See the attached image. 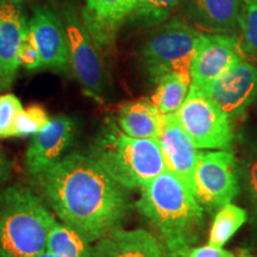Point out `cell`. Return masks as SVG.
I'll return each mask as SVG.
<instances>
[{
    "label": "cell",
    "mask_w": 257,
    "mask_h": 257,
    "mask_svg": "<svg viewBox=\"0 0 257 257\" xmlns=\"http://www.w3.org/2000/svg\"><path fill=\"white\" fill-rule=\"evenodd\" d=\"M35 179L56 216L91 244L120 229L131 211L125 188L91 156L70 153Z\"/></svg>",
    "instance_id": "cell-1"
},
{
    "label": "cell",
    "mask_w": 257,
    "mask_h": 257,
    "mask_svg": "<svg viewBox=\"0 0 257 257\" xmlns=\"http://www.w3.org/2000/svg\"><path fill=\"white\" fill-rule=\"evenodd\" d=\"M138 212L159 230L162 244L172 257H182L198 242L204 208L193 192L167 169L141 188Z\"/></svg>",
    "instance_id": "cell-2"
},
{
    "label": "cell",
    "mask_w": 257,
    "mask_h": 257,
    "mask_svg": "<svg viewBox=\"0 0 257 257\" xmlns=\"http://www.w3.org/2000/svg\"><path fill=\"white\" fill-rule=\"evenodd\" d=\"M89 156L125 189L143 188L168 169L159 140L128 136L112 118L95 136Z\"/></svg>",
    "instance_id": "cell-3"
},
{
    "label": "cell",
    "mask_w": 257,
    "mask_h": 257,
    "mask_svg": "<svg viewBox=\"0 0 257 257\" xmlns=\"http://www.w3.org/2000/svg\"><path fill=\"white\" fill-rule=\"evenodd\" d=\"M55 223L43 199L23 186L0 192V257H34L46 251Z\"/></svg>",
    "instance_id": "cell-4"
},
{
    "label": "cell",
    "mask_w": 257,
    "mask_h": 257,
    "mask_svg": "<svg viewBox=\"0 0 257 257\" xmlns=\"http://www.w3.org/2000/svg\"><path fill=\"white\" fill-rule=\"evenodd\" d=\"M201 34L179 19L167 22L154 32L141 51L142 64L152 81L157 82L169 73L191 76L192 62Z\"/></svg>",
    "instance_id": "cell-5"
},
{
    "label": "cell",
    "mask_w": 257,
    "mask_h": 257,
    "mask_svg": "<svg viewBox=\"0 0 257 257\" xmlns=\"http://www.w3.org/2000/svg\"><path fill=\"white\" fill-rule=\"evenodd\" d=\"M175 114L198 149L232 148L231 119L201 88L191 85L186 100Z\"/></svg>",
    "instance_id": "cell-6"
},
{
    "label": "cell",
    "mask_w": 257,
    "mask_h": 257,
    "mask_svg": "<svg viewBox=\"0 0 257 257\" xmlns=\"http://www.w3.org/2000/svg\"><path fill=\"white\" fill-rule=\"evenodd\" d=\"M236 159L229 150L200 152L194 175V195L201 207L216 211L238 194Z\"/></svg>",
    "instance_id": "cell-7"
},
{
    "label": "cell",
    "mask_w": 257,
    "mask_h": 257,
    "mask_svg": "<svg viewBox=\"0 0 257 257\" xmlns=\"http://www.w3.org/2000/svg\"><path fill=\"white\" fill-rule=\"evenodd\" d=\"M62 16L68 36L70 66L74 75L86 94L101 101L105 89V73L99 47L83 21L79 18L74 6L64 5Z\"/></svg>",
    "instance_id": "cell-8"
},
{
    "label": "cell",
    "mask_w": 257,
    "mask_h": 257,
    "mask_svg": "<svg viewBox=\"0 0 257 257\" xmlns=\"http://www.w3.org/2000/svg\"><path fill=\"white\" fill-rule=\"evenodd\" d=\"M231 120L245 113L257 95V67L240 61L201 88Z\"/></svg>",
    "instance_id": "cell-9"
},
{
    "label": "cell",
    "mask_w": 257,
    "mask_h": 257,
    "mask_svg": "<svg viewBox=\"0 0 257 257\" xmlns=\"http://www.w3.org/2000/svg\"><path fill=\"white\" fill-rule=\"evenodd\" d=\"M240 61L243 50L236 35L202 32L192 62V85L205 88Z\"/></svg>",
    "instance_id": "cell-10"
},
{
    "label": "cell",
    "mask_w": 257,
    "mask_h": 257,
    "mask_svg": "<svg viewBox=\"0 0 257 257\" xmlns=\"http://www.w3.org/2000/svg\"><path fill=\"white\" fill-rule=\"evenodd\" d=\"M28 23L40 53L41 68L66 72L70 66L69 42L57 12L49 5H35Z\"/></svg>",
    "instance_id": "cell-11"
},
{
    "label": "cell",
    "mask_w": 257,
    "mask_h": 257,
    "mask_svg": "<svg viewBox=\"0 0 257 257\" xmlns=\"http://www.w3.org/2000/svg\"><path fill=\"white\" fill-rule=\"evenodd\" d=\"M76 125L68 115H57L35 135L25 153V166L29 174L36 178L62 159L63 153L72 146Z\"/></svg>",
    "instance_id": "cell-12"
},
{
    "label": "cell",
    "mask_w": 257,
    "mask_h": 257,
    "mask_svg": "<svg viewBox=\"0 0 257 257\" xmlns=\"http://www.w3.org/2000/svg\"><path fill=\"white\" fill-rule=\"evenodd\" d=\"M159 142L167 168L194 194V175L199 152L175 113L162 114Z\"/></svg>",
    "instance_id": "cell-13"
},
{
    "label": "cell",
    "mask_w": 257,
    "mask_h": 257,
    "mask_svg": "<svg viewBox=\"0 0 257 257\" xmlns=\"http://www.w3.org/2000/svg\"><path fill=\"white\" fill-rule=\"evenodd\" d=\"M29 23L18 4L0 0V91L11 88L18 68L19 49Z\"/></svg>",
    "instance_id": "cell-14"
},
{
    "label": "cell",
    "mask_w": 257,
    "mask_h": 257,
    "mask_svg": "<svg viewBox=\"0 0 257 257\" xmlns=\"http://www.w3.org/2000/svg\"><path fill=\"white\" fill-rule=\"evenodd\" d=\"M137 0H86L82 21L99 49H110L125 19L131 17Z\"/></svg>",
    "instance_id": "cell-15"
},
{
    "label": "cell",
    "mask_w": 257,
    "mask_h": 257,
    "mask_svg": "<svg viewBox=\"0 0 257 257\" xmlns=\"http://www.w3.org/2000/svg\"><path fill=\"white\" fill-rule=\"evenodd\" d=\"M92 257H172L154 234L143 229H118L93 246Z\"/></svg>",
    "instance_id": "cell-16"
},
{
    "label": "cell",
    "mask_w": 257,
    "mask_h": 257,
    "mask_svg": "<svg viewBox=\"0 0 257 257\" xmlns=\"http://www.w3.org/2000/svg\"><path fill=\"white\" fill-rule=\"evenodd\" d=\"M242 0H187V12L211 34H231L238 28Z\"/></svg>",
    "instance_id": "cell-17"
},
{
    "label": "cell",
    "mask_w": 257,
    "mask_h": 257,
    "mask_svg": "<svg viewBox=\"0 0 257 257\" xmlns=\"http://www.w3.org/2000/svg\"><path fill=\"white\" fill-rule=\"evenodd\" d=\"M117 124L128 136L159 140L162 114L147 99L123 105L118 112Z\"/></svg>",
    "instance_id": "cell-18"
},
{
    "label": "cell",
    "mask_w": 257,
    "mask_h": 257,
    "mask_svg": "<svg viewBox=\"0 0 257 257\" xmlns=\"http://www.w3.org/2000/svg\"><path fill=\"white\" fill-rule=\"evenodd\" d=\"M156 83L155 92L150 98L152 104L161 114L176 113L186 100L192 78L179 73H169L159 79Z\"/></svg>",
    "instance_id": "cell-19"
},
{
    "label": "cell",
    "mask_w": 257,
    "mask_h": 257,
    "mask_svg": "<svg viewBox=\"0 0 257 257\" xmlns=\"http://www.w3.org/2000/svg\"><path fill=\"white\" fill-rule=\"evenodd\" d=\"M46 251L61 257H92L93 246L68 225L55 221L48 233Z\"/></svg>",
    "instance_id": "cell-20"
},
{
    "label": "cell",
    "mask_w": 257,
    "mask_h": 257,
    "mask_svg": "<svg viewBox=\"0 0 257 257\" xmlns=\"http://www.w3.org/2000/svg\"><path fill=\"white\" fill-rule=\"evenodd\" d=\"M248 219V213L244 208L233 204H226L218 210L212 223L208 244L223 246L238 232Z\"/></svg>",
    "instance_id": "cell-21"
},
{
    "label": "cell",
    "mask_w": 257,
    "mask_h": 257,
    "mask_svg": "<svg viewBox=\"0 0 257 257\" xmlns=\"http://www.w3.org/2000/svg\"><path fill=\"white\" fill-rule=\"evenodd\" d=\"M182 0H137L133 19L146 25H156L168 19Z\"/></svg>",
    "instance_id": "cell-22"
},
{
    "label": "cell",
    "mask_w": 257,
    "mask_h": 257,
    "mask_svg": "<svg viewBox=\"0 0 257 257\" xmlns=\"http://www.w3.org/2000/svg\"><path fill=\"white\" fill-rule=\"evenodd\" d=\"M238 29L243 53L257 57V0H242Z\"/></svg>",
    "instance_id": "cell-23"
},
{
    "label": "cell",
    "mask_w": 257,
    "mask_h": 257,
    "mask_svg": "<svg viewBox=\"0 0 257 257\" xmlns=\"http://www.w3.org/2000/svg\"><path fill=\"white\" fill-rule=\"evenodd\" d=\"M46 110L41 106L34 105L28 108H23L17 115L15 121V136L28 137L40 133L43 127L49 124Z\"/></svg>",
    "instance_id": "cell-24"
},
{
    "label": "cell",
    "mask_w": 257,
    "mask_h": 257,
    "mask_svg": "<svg viewBox=\"0 0 257 257\" xmlns=\"http://www.w3.org/2000/svg\"><path fill=\"white\" fill-rule=\"evenodd\" d=\"M22 110L17 96L10 93L0 95V138L15 136V121Z\"/></svg>",
    "instance_id": "cell-25"
},
{
    "label": "cell",
    "mask_w": 257,
    "mask_h": 257,
    "mask_svg": "<svg viewBox=\"0 0 257 257\" xmlns=\"http://www.w3.org/2000/svg\"><path fill=\"white\" fill-rule=\"evenodd\" d=\"M19 61H21L22 66L28 70L40 69L42 66L36 41H35L34 35L31 34L30 30L28 31L27 36L24 37L23 42H22L21 49H19Z\"/></svg>",
    "instance_id": "cell-26"
},
{
    "label": "cell",
    "mask_w": 257,
    "mask_h": 257,
    "mask_svg": "<svg viewBox=\"0 0 257 257\" xmlns=\"http://www.w3.org/2000/svg\"><path fill=\"white\" fill-rule=\"evenodd\" d=\"M245 182L250 200L257 213V146L250 153L245 166Z\"/></svg>",
    "instance_id": "cell-27"
},
{
    "label": "cell",
    "mask_w": 257,
    "mask_h": 257,
    "mask_svg": "<svg viewBox=\"0 0 257 257\" xmlns=\"http://www.w3.org/2000/svg\"><path fill=\"white\" fill-rule=\"evenodd\" d=\"M243 252L234 253L229 250H225L221 246H216L207 244L204 246H194L189 249L182 257H240Z\"/></svg>",
    "instance_id": "cell-28"
},
{
    "label": "cell",
    "mask_w": 257,
    "mask_h": 257,
    "mask_svg": "<svg viewBox=\"0 0 257 257\" xmlns=\"http://www.w3.org/2000/svg\"><path fill=\"white\" fill-rule=\"evenodd\" d=\"M11 169V162L9 161L8 156L5 155V153L3 152L2 148H0V185H3L10 179Z\"/></svg>",
    "instance_id": "cell-29"
},
{
    "label": "cell",
    "mask_w": 257,
    "mask_h": 257,
    "mask_svg": "<svg viewBox=\"0 0 257 257\" xmlns=\"http://www.w3.org/2000/svg\"><path fill=\"white\" fill-rule=\"evenodd\" d=\"M34 257H61V256L54 255V253H51V252H48V251H43V252L38 253V255L34 256Z\"/></svg>",
    "instance_id": "cell-30"
},
{
    "label": "cell",
    "mask_w": 257,
    "mask_h": 257,
    "mask_svg": "<svg viewBox=\"0 0 257 257\" xmlns=\"http://www.w3.org/2000/svg\"><path fill=\"white\" fill-rule=\"evenodd\" d=\"M4 2H10V3H14V4H21V3L28 2V0H4Z\"/></svg>",
    "instance_id": "cell-31"
},
{
    "label": "cell",
    "mask_w": 257,
    "mask_h": 257,
    "mask_svg": "<svg viewBox=\"0 0 257 257\" xmlns=\"http://www.w3.org/2000/svg\"><path fill=\"white\" fill-rule=\"evenodd\" d=\"M240 257H257V256L252 255V253H250V252H243L242 256H240Z\"/></svg>",
    "instance_id": "cell-32"
}]
</instances>
